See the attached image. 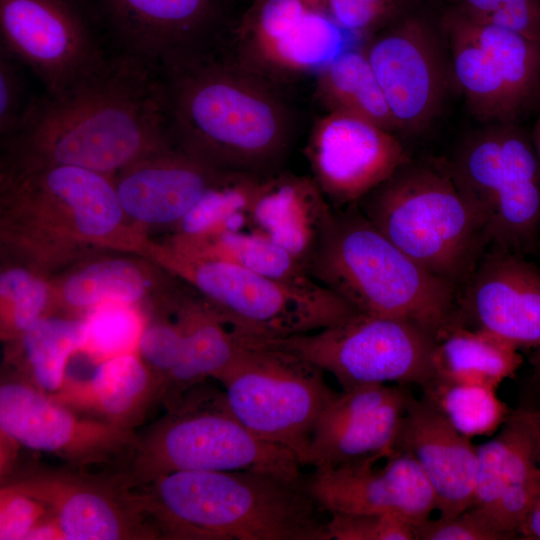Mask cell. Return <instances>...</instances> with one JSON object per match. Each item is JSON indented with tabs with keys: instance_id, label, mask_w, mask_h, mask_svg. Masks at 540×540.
<instances>
[{
	"instance_id": "1",
	"label": "cell",
	"mask_w": 540,
	"mask_h": 540,
	"mask_svg": "<svg viewBox=\"0 0 540 540\" xmlns=\"http://www.w3.org/2000/svg\"><path fill=\"white\" fill-rule=\"evenodd\" d=\"M1 140L7 161L114 177L173 142L160 68L119 51L62 94L34 97L18 129Z\"/></svg>"
},
{
	"instance_id": "2",
	"label": "cell",
	"mask_w": 540,
	"mask_h": 540,
	"mask_svg": "<svg viewBox=\"0 0 540 540\" xmlns=\"http://www.w3.org/2000/svg\"><path fill=\"white\" fill-rule=\"evenodd\" d=\"M173 142L227 171H277L293 120L272 80L220 47L160 67Z\"/></svg>"
},
{
	"instance_id": "3",
	"label": "cell",
	"mask_w": 540,
	"mask_h": 540,
	"mask_svg": "<svg viewBox=\"0 0 540 540\" xmlns=\"http://www.w3.org/2000/svg\"><path fill=\"white\" fill-rule=\"evenodd\" d=\"M0 186L2 246L45 276L96 251L148 254L151 243L123 211L112 176L4 160Z\"/></svg>"
},
{
	"instance_id": "4",
	"label": "cell",
	"mask_w": 540,
	"mask_h": 540,
	"mask_svg": "<svg viewBox=\"0 0 540 540\" xmlns=\"http://www.w3.org/2000/svg\"><path fill=\"white\" fill-rule=\"evenodd\" d=\"M130 490L164 539L331 540L302 476L175 471Z\"/></svg>"
},
{
	"instance_id": "5",
	"label": "cell",
	"mask_w": 540,
	"mask_h": 540,
	"mask_svg": "<svg viewBox=\"0 0 540 540\" xmlns=\"http://www.w3.org/2000/svg\"><path fill=\"white\" fill-rule=\"evenodd\" d=\"M307 270L357 312L405 320L436 338L455 317L458 289L397 247L357 204L332 207Z\"/></svg>"
},
{
	"instance_id": "6",
	"label": "cell",
	"mask_w": 540,
	"mask_h": 540,
	"mask_svg": "<svg viewBox=\"0 0 540 540\" xmlns=\"http://www.w3.org/2000/svg\"><path fill=\"white\" fill-rule=\"evenodd\" d=\"M357 206L397 247L458 290L488 248L447 166L410 160Z\"/></svg>"
},
{
	"instance_id": "7",
	"label": "cell",
	"mask_w": 540,
	"mask_h": 540,
	"mask_svg": "<svg viewBox=\"0 0 540 540\" xmlns=\"http://www.w3.org/2000/svg\"><path fill=\"white\" fill-rule=\"evenodd\" d=\"M188 390L139 444L121 473L132 487L175 471L261 470L301 477L288 449L253 434L235 416L224 391L205 385Z\"/></svg>"
},
{
	"instance_id": "8",
	"label": "cell",
	"mask_w": 540,
	"mask_h": 540,
	"mask_svg": "<svg viewBox=\"0 0 540 540\" xmlns=\"http://www.w3.org/2000/svg\"><path fill=\"white\" fill-rule=\"evenodd\" d=\"M150 257L185 282L237 336L278 338L314 332L357 311L318 282L279 281L236 264L154 246Z\"/></svg>"
},
{
	"instance_id": "9",
	"label": "cell",
	"mask_w": 540,
	"mask_h": 540,
	"mask_svg": "<svg viewBox=\"0 0 540 540\" xmlns=\"http://www.w3.org/2000/svg\"><path fill=\"white\" fill-rule=\"evenodd\" d=\"M234 336L235 352L214 377L231 410L257 437L290 450L307 466L317 420L339 392L303 357L266 339Z\"/></svg>"
},
{
	"instance_id": "10",
	"label": "cell",
	"mask_w": 540,
	"mask_h": 540,
	"mask_svg": "<svg viewBox=\"0 0 540 540\" xmlns=\"http://www.w3.org/2000/svg\"><path fill=\"white\" fill-rule=\"evenodd\" d=\"M447 167L481 223L488 247L536 254L540 163L524 134L514 127L483 133Z\"/></svg>"
},
{
	"instance_id": "11",
	"label": "cell",
	"mask_w": 540,
	"mask_h": 540,
	"mask_svg": "<svg viewBox=\"0 0 540 540\" xmlns=\"http://www.w3.org/2000/svg\"><path fill=\"white\" fill-rule=\"evenodd\" d=\"M269 340L332 374L342 390L434 377L436 337L405 320L363 313L323 329Z\"/></svg>"
},
{
	"instance_id": "12",
	"label": "cell",
	"mask_w": 540,
	"mask_h": 540,
	"mask_svg": "<svg viewBox=\"0 0 540 540\" xmlns=\"http://www.w3.org/2000/svg\"><path fill=\"white\" fill-rule=\"evenodd\" d=\"M0 34V49L28 67L51 96L109 56L73 0H0Z\"/></svg>"
},
{
	"instance_id": "13",
	"label": "cell",
	"mask_w": 540,
	"mask_h": 540,
	"mask_svg": "<svg viewBox=\"0 0 540 540\" xmlns=\"http://www.w3.org/2000/svg\"><path fill=\"white\" fill-rule=\"evenodd\" d=\"M1 435L11 443L52 454L79 470L132 458L139 436L107 420L82 418L31 383L0 387Z\"/></svg>"
},
{
	"instance_id": "14",
	"label": "cell",
	"mask_w": 540,
	"mask_h": 540,
	"mask_svg": "<svg viewBox=\"0 0 540 540\" xmlns=\"http://www.w3.org/2000/svg\"><path fill=\"white\" fill-rule=\"evenodd\" d=\"M41 502L68 540L162 538L137 506L121 474L90 475L84 470L32 469L5 481Z\"/></svg>"
},
{
	"instance_id": "15",
	"label": "cell",
	"mask_w": 540,
	"mask_h": 540,
	"mask_svg": "<svg viewBox=\"0 0 540 540\" xmlns=\"http://www.w3.org/2000/svg\"><path fill=\"white\" fill-rule=\"evenodd\" d=\"M305 156L313 180L337 208L357 204L410 161L392 132L342 112H329L316 123Z\"/></svg>"
},
{
	"instance_id": "16",
	"label": "cell",
	"mask_w": 540,
	"mask_h": 540,
	"mask_svg": "<svg viewBox=\"0 0 540 540\" xmlns=\"http://www.w3.org/2000/svg\"><path fill=\"white\" fill-rule=\"evenodd\" d=\"M454 323L516 348L540 347V269L524 255L489 246L458 290Z\"/></svg>"
},
{
	"instance_id": "17",
	"label": "cell",
	"mask_w": 540,
	"mask_h": 540,
	"mask_svg": "<svg viewBox=\"0 0 540 540\" xmlns=\"http://www.w3.org/2000/svg\"><path fill=\"white\" fill-rule=\"evenodd\" d=\"M412 394L405 385H367L342 390L315 425L307 466L327 471L395 452L401 420Z\"/></svg>"
},
{
	"instance_id": "18",
	"label": "cell",
	"mask_w": 540,
	"mask_h": 540,
	"mask_svg": "<svg viewBox=\"0 0 540 540\" xmlns=\"http://www.w3.org/2000/svg\"><path fill=\"white\" fill-rule=\"evenodd\" d=\"M477 472L472 508L510 539L540 495L537 409L511 410L490 440L476 445Z\"/></svg>"
},
{
	"instance_id": "19",
	"label": "cell",
	"mask_w": 540,
	"mask_h": 540,
	"mask_svg": "<svg viewBox=\"0 0 540 540\" xmlns=\"http://www.w3.org/2000/svg\"><path fill=\"white\" fill-rule=\"evenodd\" d=\"M102 6L120 52L159 68L220 46L216 0H102Z\"/></svg>"
},
{
	"instance_id": "20",
	"label": "cell",
	"mask_w": 540,
	"mask_h": 540,
	"mask_svg": "<svg viewBox=\"0 0 540 540\" xmlns=\"http://www.w3.org/2000/svg\"><path fill=\"white\" fill-rule=\"evenodd\" d=\"M365 461L327 471H314L306 488L328 513H391L414 527L436 510L433 489L409 454L395 451L381 468Z\"/></svg>"
},
{
	"instance_id": "21",
	"label": "cell",
	"mask_w": 540,
	"mask_h": 540,
	"mask_svg": "<svg viewBox=\"0 0 540 540\" xmlns=\"http://www.w3.org/2000/svg\"><path fill=\"white\" fill-rule=\"evenodd\" d=\"M397 130L417 131L437 111L442 59L431 28L408 18L375 38L365 52Z\"/></svg>"
},
{
	"instance_id": "22",
	"label": "cell",
	"mask_w": 540,
	"mask_h": 540,
	"mask_svg": "<svg viewBox=\"0 0 540 540\" xmlns=\"http://www.w3.org/2000/svg\"><path fill=\"white\" fill-rule=\"evenodd\" d=\"M227 172L172 142L121 170L113 180L131 221L141 227L175 229Z\"/></svg>"
},
{
	"instance_id": "23",
	"label": "cell",
	"mask_w": 540,
	"mask_h": 540,
	"mask_svg": "<svg viewBox=\"0 0 540 540\" xmlns=\"http://www.w3.org/2000/svg\"><path fill=\"white\" fill-rule=\"evenodd\" d=\"M395 451L415 459L436 498L440 518H452L473 504L477 448L424 397L411 398L401 420Z\"/></svg>"
},
{
	"instance_id": "24",
	"label": "cell",
	"mask_w": 540,
	"mask_h": 540,
	"mask_svg": "<svg viewBox=\"0 0 540 540\" xmlns=\"http://www.w3.org/2000/svg\"><path fill=\"white\" fill-rule=\"evenodd\" d=\"M332 207L312 177L276 171L261 179L247 230L287 250L307 268Z\"/></svg>"
},
{
	"instance_id": "25",
	"label": "cell",
	"mask_w": 540,
	"mask_h": 540,
	"mask_svg": "<svg viewBox=\"0 0 540 540\" xmlns=\"http://www.w3.org/2000/svg\"><path fill=\"white\" fill-rule=\"evenodd\" d=\"M172 276L162 266L156 272L137 258L119 255L92 259L51 281L53 306L76 315L107 302L139 305L156 294L172 297L181 290L169 279Z\"/></svg>"
},
{
	"instance_id": "26",
	"label": "cell",
	"mask_w": 540,
	"mask_h": 540,
	"mask_svg": "<svg viewBox=\"0 0 540 540\" xmlns=\"http://www.w3.org/2000/svg\"><path fill=\"white\" fill-rule=\"evenodd\" d=\"M193 292H185L175 309L184 327L185 347L161 388L160 399L167 409L194 386L214 378L229 363L237 345L230 328Z\"/></svg>"
},
{
	"instance_id": "27",
	"label": "cell",
	"mask_w": 540,
	"mask_h": 540,
	"mask_svg": "<svg viewBox=\"0 0 540 540\" xmlns=\"http://www.w3.org/2000/svg\"><path fill=\"white\" fill-rule=\"evenodd\" d=\"M521 364L518 348L486 332L453 322L436 338L433 379L497 389L516 374Z\"/></svg>"
},
{
	"instance_id": "28",
	"label": "cell",
	"mask_w": 540,
	"mask_h": 540,
	"mask_svg": "<svg viewBox=\"0 0 540 540\" xmlns=\"http://www.w3.org/2000/svg\"><path fill=\"white\" fill-rule=\"evenodd\" d=\"M160 392L159 379L134 351L101 360L83 394L105 420L133 429Z\"/></svg>"
},
{
	"instance_id": "29",
	"label": "cell",
	"mask_w": 540,
	"mask_h": 540,
	"mask_svg": "<svg viewBox=\"0 0 540 540\" xmlns=\"http://www.w3.org/2000/svg\"><path fill=\"white\" fill-rule=\"evenodd\" d=\"M165 245L181 254L227 261L287 283L315 282L306 266L291 253L248 230L197 237L173 235Z\"/></svg>"
},
{
	"instance_id": "30",
	"label": "cell",
	"mask_w": 540,
	"mask_h": 540,
	"mask_svg": "<svg viewBox=\"0 0 540 540\" xmlns=\"http://www.w3.org/2000/svg\"><path fill=\"white\" fill-rule=\"evenodd\" d=\"M446 29L455 77L473 112L483 119L516 118L519 114L494 60L459 12L447 18Z\"/></svg>"
},
{
	"instance_id": "31",
	"label": "cell",
	"mask_w": 540,
	"mask_h": 540,
	"mask_svg": "<svg viewBox=\"0 0 540 540\" xmlns=\"http://www.w3.org/2000/svg\"><path fill=\"white\" fill-rule=\"evenodd\" d=\"M87 339L88 325L83 316L49 313L13 342L30 383L51 395L62 388L68 360L84 350Z\"/></svg>"
},
{
	"instance_id": "32",
	"label": "cell",
	"mask_w": 540,
	"mask_h": 540,
	"mask_svg": "<svg viewBox=\"0 0 540 540\" xmlns=\"http://www.w3.org/2000/svg\"><path fill=\"white\" fill-rule=\"evenodd\" d=\"M317 92L330 112L363 118L392 133L397 130L365 53H340L321 69Z\"/></svg>"
},
{
	"instance_id": "33",
	"label": "cell",
	"mask_w": 540,
	"mask_h": 540,
	"mask_svg": "<svg viewBox=\"0 0 540 540\" xmlns=\"http://www.w3.org/2000/svg\"><path fill=\"white\" fill-rule=\"evenodd\" d=\"M343 28L325 9L309 11L283 38L248 65L268 79L324 68L343 50Z\"/></svg>"
},
{
	"instance_id": "34",
	"label": "cell",
	"mask_w": 540,
	"mask_h": 540,
	"mask_svg": "<svg viewBox=\"0 0 540 540\" xmlns=\"http://www.w3.org/2000/svg\"><path fill=\"white\" fill-rule=\"evenodd\" d=\"M459 13L494 60L520 114L540 91V43L504 28L477 23Z\"/></svg>"
},
{
	"instance_id": "35",
	"label": "cell",
	"mask_w": 540,
	"mask_h": 540,
	"mask_svg": "<svg viewBox=\"0 0 540 540\" xmlns=\"http://www.w3.org/2000/svg\"><path fill=\"white\" fill-rule=\"evenodd\" d=\"M263 176L228 171L184 216L174 235L197 237L247 230L250 207Z\"/></svg>"
},
{
	"instance_id": "36",
	"label": "cell",
	"mask_w": 540,
	"mask_h": 540,
	"mask_svg": "<svg viewBox=\"0 0 540 540\" xmlns=\"http://www.w3.org/2000/svg\"><path fill=\"white\" fill-rule=\"evenodd\" d=\"M422 390L423 397L470 439L493 435L511 412L497 389L488 386L433 379Z\"/></svg>"
},
{
	"instance_id": "37",
	"label": "cell",
	"mask_w": 540,
	"mask_h": 540,
	"mask_svg": "<svg viewBox=\"0 0 540 540\" xmlns=\"http://www.w3.org/2000/svg\"><path fill=\"white\" fill-rule=\"evenodd\" d=\"M52 307V283L45 275L18 261L1 269L2 339L15 341Z\"/></svg>"
},
{
	"instance_id": "38",
	"label": "cell",
	"mask_w": 540,
	"mask_h": 540,
	"mask_svg": "<svg viewBox=\"0 0 540 540\" xmlns=\"http://www.w3.org/2000/svg\"><path fill=\"white\" fill-rule=\"evenodd\" d=\"M88 339L83 351L100 360L137 351L146 321L138 305L107 302L84 315Z\"/></svg>"
},
{
	"instance_id": "39",
	"label": "cell",
	"mask_w": 540,
	"mask_h": 540,
	"mask_svg": "<svg viewBox=\"0 0 540 540\" xmlns=\"http://www.w3.org/2000/svg\"><path fill=\"white\" fill-rule=\"evenodd\" d=\"M472 21L504 28L540 43V0H462Z\"/></svg>"
},
{
	"instance_id": "40",
	"label": "cell",
	"mask_w": 540,
	"mask_h": 540,
	"mask_svg": "<svg viewBox=\"0 0 540 540\" xmlns=\"http://www.w3.org/2000/svg\"><path fill=\"white\" fill-rule=\"evenodd\" d=\"M326 521L334 540H415L414 525L391 513H331Z\"/></svg>"
},
{
	"instance_id": "41",
	"label": "cell",
	"mask_w": 540,
	"mask_h": 540,
	"mask_svg": "<svg viewBox=\"0 0 540 540\" xmlns=\"http://www.w3.org/2000/svg\"><path fill=\"white\" fill-rule=\"evenodd\" d=\"M184 347L185 331L176 315L175 321L162 319L146 323L137 352L157 376L162 388L166 378L181 361Z\"/></svg>"
},
{
	"instance_id": "42",
	"label": "cell",
	"mask_w": 540,
	"mask_h": 540,
	"mask_svg": "<svg viewBox=\"0 0 540 540\" xmlns=\"http://www.w3.org/2000/svg\"><path fill=\"white\" fill-rule=\"evenodd\" d=\"M415 540H510V537L470 507L452 518H430L414 527Z\"/></svg>"
},
{
	"instance_id": "43",
	"label": "cell",
	"mask_w": 540,
	"mask_h": 540,
	"mask_svg": "<svg viewBox=\"0 0 540 540\" xmlns=\"http://www.w3.org/2000/svg\"><path fill=\"white\" fill-rule=\"evenodd\" d=\"M53 519L48 509L33 497L9 486L0 492V539H30L42 524Z\"/></svg>"
},
{
	"instance_id": "44",
	"label": "cell",
	"mask_w": 540,
	"mask_h": 540,
	"mask_svg": "<svg viewBox=\"0 0 540 540\" xmlns=\"http://www.w3.org/2000/svg\"><path fill=\"white\" fill-rule=\"evenodd\" d=\"M20 62L0 49V134L11 136L20 126L33 98L28 97Z\"/></svg>"
},
{
	"instance_id": "45",
	"label": "cell",
	"mask_w": 540,
	"mask_h": 540,
	"mask_svg": "<svg viewBox=\"0 0 540 540\" xmlns=\"http://www.w3.org/2000/svg\"><path fill=\"white\" fill-rule=\"evenodd\" d=\"M403 0H324L328 14L343 29L367 32L389 18Z\"/></svg>"
},
{
	"instance_id": "46",
	"label": "cell",
	"mask_w": 540,
	"mask_h": 540,
	"mask_svg": "<svg viewBox=\"0 0 540 540\" xmlns=\"http://www.w3.org/2000/svg\"><path fill=\"white\" fill-rule=\"evenodd\" d=\"M518 538L540 540V495L537 497L518 529Z\"/></svg>"
},
{
	"instance_id": "47",
	"label": "cell",
	"mask_w": 540,
	"mask_h": 540,
	"mask_svg": "<svg viewBox=\"0 0 540 540\" xmlns=\"http://www.w3.org/2000/svg\"><path fill=\"white\" fill-rule=\"evenodd\" d=\"M530 363L533 370V378L540 386V347L533 349V353L530 356Z\"/></svg>"
},
{
	"instance_id": "48",
	"label": "cell",
	"mask_w": 540,
	"mask_h": 540,
	"mask_svg": "<svg viewBox=\"0 0 540 540\" xmlns=\"http://www.w3.org/2000/svg\"><path fill=\"white\" fill-rule=\"evenodd\" d=\"M532 144L540 163V110H539L538 119H537L534 132H533Z\"/></svg>"
},
{
	"instance_id": "49",
	"label": "cell",
	"mask_w": 540,
	"mask_h": 540,
	"mask_svg": "<svg viewBox=\"0 0 540 540\" xmlns=\"http://www.w3.org/2000/svg\"><path fill=\"white\" fill-rule=\"evenodd\" d=\"M537 428H538V435H539V441H540V410L537 409Z\"/></svg>"
},
{
	"instance_id": "50",
	"label": "cell",
	"mask_w": 540,
	"mask_h": 540,
	"mask_svg": "<svg viewBox=\"0 0 540 540\" xmlns=\"http://www.w3.org/2000/svg\"><path fill=\"white\" fill-rule=\"evenodd\" d=\"M536 254H540V226H539V230H538Z\"/></svg>"
}]
</instances>
